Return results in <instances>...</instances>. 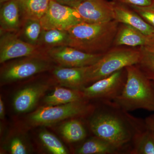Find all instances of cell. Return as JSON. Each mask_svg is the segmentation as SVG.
Here are the masks:
<instances>
[{"label": "cell", "mask_w": 154, "mask_h": 154, "mask_svg": "<svg viewBox=\"0 0 154 154\" xmlns=\"http://www.w3.org/2000/svg\"><path fill=\"white\" fill-rule=\"evenodd\" d=\"M70 41L68 30L42 29L37 45L46 52L47 50L54 48L69 46Z\"/></svg>", "instance_id": "ac0fdd59"}, {"label": "cell", "mask_w": 154, "mask_h": 154, "mask_svg": "<svg viewBox=\"0 0 154 154\" xmlns=\"http://www.w3.org/2000/svg\"><path fill=\"white\" fill-rule=\"evenodd\" d=\"M140 49V60L137 65L149 79L154 82V48L142 46Z\"/></svg>", "instance_id": "cb8c5ba5"}, {"label": "cell", "mask_w": 154, "mask_h": 154, "mask_svg": "<svg viewBox=\"0 0 154 154\" xmlns=\"http://www.w3.org/2000/svg\"><path fill=\"white\" fill-rule=\"evenodd\" d=\"M147 36L130 25L119 23L113 43V46L137 47L145 45Z\"/></svg>", "instance_id": "2e32d148"}, {"label": "cell", "mask_w": 154, "mask_h": 154, "mask_svg": "<svg viewBox=\"0 0 154 154\" xmlns=\"http://www.w3.org/2000/svg\"><path fill=\"white\" fill-rule=\"evenodd\" d=\"M126 79L127 71L125 68L86 86L82 91L85 99L88 101L96 99L99 102L113 101L121 94Z\"/></svg>", "instance_id": "52a82bcc"}, {"label": "cell", "mask_w": 154, "mask_h": 154, "mask_svg": "<svg viewBox=\"0 0 154 154\" xmlns=\"http://www.w3.org/2000/svg\"><path fill=\"white\" fill-rule=\"evenodd\" d=\"M10 149L11 154H27V148L23 141L19 137H15L10 143Z\"/></svg>", "instance_id": "4316f807"}, {"label": "cell", "mask_w": 154, "mask_h": 154, "mask_svg": "<svg viewBox=\"0 0 154 154\" xmlns=\"http://www.w3.org/2000/svg\"><path fill=\"white\" fill-rule=\"evenodd\" d=\"M8 1L9 0H0V3H1V4H2Z\"/></svg>", "instance_id": "d6a6232c"}, {"label": "cell", "mask_w": 154, "mask_h": 154, "mask_svg": "<svg viewBox=\"0 0 154 154\" xmlns=\"http://www.w3.org/2000/svg\"><path fill=\"white\" fill-rule=\"evenodd\" d=\"M145 46L154 48V33L150 35H147Z\"/></svg>", "instance_id": "4dcf8cb0"}, {"label": "cell", "mask_w": 154, "mask_h": 154, "mask_svg": "<svg viewBox=\"0 0 154 154\" xmlns=\"http://www.w3.org/2000/svg\"><path fill=\"white\" fill-rule=\"evenodd\" d=\"M126 82L113 101L125 111L143 109L154 112V89L151 81L137 65L126 67Z\"/></svg>", "instance_id": "3957f363"}, {"label": "cell", "mask_w": 154, "mask_h": 154, "mask_svg": "<svg viewBox=\"0 0 154 154\" xmlns=\"http://www.w3.org/2000/svg\"><path fill=\"white\" fill-rule=\"evenodd\" d=\"M78 154H118L123 150L107 141L94 136L88 139L76 151Z\"/></svg>", "instance_id": "e0dca14e"}, {"label": "cell", "mask_w": 154, "mask_h": 154, "mask_svg": "<svg viewBox=\"0 0 154 154\" xmlns=\"http://www.w3.org/2000/svg\"><path fill=\"white\" fill-rule=\"evenodd\" d=\"M44 30H69L83 22L75 8L51 0L47 11L40 19Z\"/></svg>", "instance_id": "9c48e42d"}, {"label": "cell", "mask_w": 154, "mask_h": 154, "mask_svg": "<svg viewBox=\"0 0 154 154\" xmlns=\"http://www.w3.org/2000/svg\"><path fill=\"white\" fill-rule=\"evenodd\" d=\"M119 24L115 20L96 24L81 22L68 30L69 46L91 54H104L113 47Z\"/></svg>", "instance_id": "7a4b0ae2"}, {"label": "cell", "mask_w": 154, "mask_h": 154, "mask_svg": "<svg viewBox=\"0 0 154 154\" xmlns=\"http://www.w3.org/2000/svg\"><path fill=\"white\" fill-rule=\"evenodd\" d=\"M23 19L40 20L47 11L51 0H17Z\"/></svg>", "instance_id": "44dd1931"}, {"label": "cell", "mask_w": 154, "mask_h": 154, "mask_svg": "<svg viewBox=\"0 0 154 154\" xmlns=\"http://www.w3.org/2000/svg\"><path fill=\"white\" fill-rule=\"evenodd\" d=\"M128 154H154V134L146 125L135 135Z\"/></svg>", "instance_id": "ffe728a7"}, {"label": "cell", "mask_w": 154, "mask_h": 154, "mask_svg": "<svg viewBox=\"0 0 154 154\" xmlns=\"http://www.w3.org/2000/svg\"><path fill=\"white\" fill-rule=\"evenodd\" d=\"M87 67H67L57 65L51 70L53 76L61 86L82 91L86 86Z\"/></svg>", "instance_id": "4fadbf2b"}, {"label": "cell", "mask_w": 154, "mask_h": 154, "mask_svg": "<svg viewBox=\"0 0 154 154\" xmlns=\"http://www.w3.org/2000/svg\"><path fill=\"white\" fill-rule=\"evenodd\" d=\"M151 83H152V85L153 87V88L154 89V81H151Z\"/></svg>", "instance_id": "836d02e7"}, {"label": "cell", "mask_w": 154, "mask_h": 154, "mask_svg": "<svg viewBox=\"0 0 154 154\" xmlns=\"http://www.w3.org/2000/svg\"><path fill=\"white\" fill-rule=\"evenodd\" d=\"M52 62L47 56L28 57L15 59L2 63L0 71L1 85L25 79L51 70Z\"/></svg>", "instance_id": "8992f818"}, {"label": "cell", "mask_w": 154, "mask_h": 154, "mask_svg": "<svg viewBox=\"0 0 154 154\" xmlns=\"http://www.w3.org/2000/svg\"><path fill=\"white\" fill-rule=\"evenodd\" d=\"M114 20L119 23L130 25L146 35L154 33V28L129 6L112 0Z\"/></svg>", "instance_id": "5bb4252c"}, {"label": "cell", "mask_w": 154, "mask_h": 154, "mask_svg": "<svg viewBox=\"0 0 154 154\" xmlns=\"http://www.w3.org/2000/svg\"><path fill=\"white\" fill-rule=\"evenodd\" d=\"M39 137L42 143L51 153H68L62 143L55 136L50 132L47 131H42L39 134Z\"/></svg>", "instance_id": "d4e9b609"}, {"label": "cell", "mask_w": 154, "mask_h": 154, "mask_svg": "<svg viewBox=\"0 0 154 154\" xmlns=\"http://www.w3.org/2000/svg\"><path fill=\"white\" fill-rule=\"evenodd\" d=\"M84 100H86L82 91L57 87L51 94L45 97L44 102L47 105L54 106Z\"/></svg>", "instance_id": "d6986e66"}, {"label": "cell", "mask_w": 154, "mask_h": 154, "mask_svg": "<svg viewBox=\"0 0 154 154\" xmlns=\"http://www.w3.org/2000/svg\"><path fill=\"white\" fill-rule=\"evenodd\" d=\"M60 132L64 138L69 143L82 141L87 136V131L83 122L76 119L62 125L60 128Z\"/></svg>", "instance_id": "603a6c76"}, {"label": "cell", "mask_w": 154, "mask_h": 154, "mask_svg": "<svg viewBox=\"0 0 154 154\" xmlns=\"http://www.w3.org/2000/svg\"><path fill=\"white\" fill-rule=\"evenodd\" d=\"M129 6L154 28V2L147 6Z\"/></svg>", "instance_id": "484cf974"}, {"label": "cell", "mask_w": 154, "mask_h": 154, "mask_svg": "<svg viewBox=\"0 0 154 154\" xmlns=\"http://www.w3.org/2000/svg\"><path fill=\"white\" fill-rule=\"evenodd\" d=\"M153 2H154V0H153Z\"/></svg>", "instance_id": "e575fe53"}, {"label": "cell", "mask_w": 154, "mask_h": 154, "mask_svg": "<svg viewBox=\"0 0 154 154\" xmlns=\"http://www.w3.org/2000/svg\"><path fill=\"white\" fill-rule=\"evenodd\" d=\"M89 115L88 126L95 136L103 139L128 154L133 139L146 127L144 119L133 116L113 101L99 102Z\"/></svg>", "instance_id": "6da1fadb"}, {"label": "cell", "mask_w": 154, "mask_h": 154, "mask_svg": "<svg viewBox=\"0 0 154 154\" xmlns=\"http://www.w3.org/2000/svg\"><path fill=\"white\" fill-rule=\"evenodd\" d=\"M140 58V47L113 46L97 62L87 67L86 86L126 67L137 64Z\"/></svg>", "instance_id": "277c9868"}, {"label": "cell", "mask_w": 154, "mask_h": 154, "mask_svg": "<svg viewBox=\"0 0 154 154\" xmlns=\"http://www.w3.org/2000/svg\"><path fill=\"white\" fill-rule=\"evenodd\" d=\"M95 105L84 100L64 105L39 107L31 113L29 123L32 126H47L70 118L86 117L91 114Z\"/></svg>", "instance_id": "5b68a950"}, {"label": "cell", "mask_w": 154, "mask_h": 154, "mask_svg": "<svg viewBox=\"0 0 154 154\" xmlns=\"http://www.w3.org/2000/svg\"><path fill=\"white\" fill-rule=\"evenodd\" d=\"M113 1L128 6H147L150 5L154 3L153 0H113Z\"/></svg>", "instance_id": "83f0119b"}, {"label": "cell", "mask_w": 154, "mask_h": 154, "mask_svg": "<svg viewBox=\"0 0 154 154\" xmlns=\"http://www.w3.org/2000/svg\"><path fill=\"white\" fill-rule=\"evenodd\" d=\"M62 5L75 8L85 0H54Z\"/></svg>", "instance_id": "f1b7e54d"}, {"label": "cell", "mask_w": 154, "mask_h": 154, "mask_svg": "<svg viewBox=\"0 0 154 154\" xmlns=\"http://www.w3.org/2000/svg\"><path fill=\"white\" fill-rule=\"evenodd\" d=\"M47 56L38 46L23 41L16 33L0 32V63L28 57Z\"/></svg>", "instance_id": "ba28073f"}, {"label": "cell", "mask_w": 154, "mask_h": 154, "mask_svg": "<svg viewBox=\"0 0 154 154\" xmlns=\"http://www.w3.org/2000/svg\"><path fill=\"white\" fill-rule=\"evenodd\" d=\"M23 19L17 0H9L1 4L0 32L17 33Z\"/></svg>", "instance_id": "9a60e30c"}, {"label": "cell", "mask_w": 154, "mask_h": 154, "mask_svg": "<svg viewBox=\"0 0 154 154\" xmlns=\"http://www.w3.org/2000/svg\"><path fill=\"white\" fill-rule=\"evenodd\" d=\"M5 110L4 106V102L2 97L0 98V118L1 119H3L5 117Z\"/></svg>", "instance_id": "1f68e13d"}, {"label": "cell", "mask_w": 154, "mask_h": 154, "mask_svg": "<svg viewBox=\"0 0 154 154\" xmlns=\"http://www.w3.org/2000/svg\"><path fill=\"white\" fill-rule=\"evenodd\" d=\"M49 86L44 83H35L26 86L14 96L13 106L17 113H23L32 110Z\"/></svg>", "instance_id": "7c38bea8"}, {"label": "cell", "mask_w": 154, "mask_h": 154, "mask_svg": "<svg viewBox=\"0 0 154 154\" xmlns=\"http://www.w3.org/2000/svg\"><path fill=\"white\" fill-rule=\"evenodd\" d=\"M46 55L57 65L67 67H83L94 64L104 54H91L71 46H63L47 50Z\"/></svg>", "instance_id": "30bf717a"}, {"label": "cell", "mask_w": 154, "mask_h": 154, "mask_svg": "<svg viewBox=\"0 0 154 154\" xmlns=\"http://www.w3.org/2000/svg\"><path fill=\"white\" fill-rule=\"evenodd\" d=\"M75 8L86 23L96 24L114 20L112 1L85 0Z\"/></svg>", "instance_id": "8fae6325"}, {"label": "cell", "mask_w": 154, "mask_h": 154, "mask_svg": "<svg viewBox=\"0 0 154 154\" xmlns=\"http://www.w3.org/2000/svg\"><path fill=\"white\" fill-rule=\"evenodd\" d=\"M144 121L147 128L154 134V114L146 117Z\"/></svg>", "instance_id": "f546056e"}, {"label": "cell", "mask_w": 154, "mask_h": 154, "mask_svg": "<svg viewBox=\"0 0 154 154\" xmlns=\"http://www.w3.org/2000/svg\"><path fill=\"white\" fill-rule=\"evenodd\" d=\"M42 30L40 20L23 19L20 29L17 33L23 41L32 45L38 46Z\"/></svg>", "instance_id": "7402d4cb"}]
</instances>
